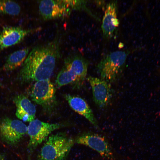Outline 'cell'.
I'll return each mask as SVG.
<instances>
[{"label": "cell", "mask_w": 160, "mask_h": 160, "mask_svg": "<svg viewBox=\"0 0 160 160\" xmlns=\"http://www.w3.org/2000/svg\"><path fill=\"white\" fill-rule=\"evenodd\" d=\"M13 101L16 107L15 115L17 118L25 122H30L35 119L36 108L26 96L16 95Z\"/></svg>", "instance_id": "13"}, {"label": "cell", "mask_w": 160, "mask_h": 160, "mask_svg": "<svg viewBox=\"0 0 160 160\" xmlns=\"http://www.w3.org/2000/svg\"><path fill=\"white\" fill-rule=\"evenodd\" d=\"M28 127L22 121L4 117L0 121V136L10 145L17 144L27 133Z\"/></svg>", "instance_id": "8"}, {"label": "cell", "mask_w": 160, "mask_h": 160, "mask_svg": "<svg viewBox=\"0 0 160 160\" xmlns=\"http://www.w3.org/2000/svg\"><path fill=\"white\" fill-rule=\"evenodd\" d=\"M29 93L32 101L46 111H52L56 105V88L49 79L35 82Z\"/></svg>", "instance_id": "5"}, {"label": "cell", "mask_w": 160, "mask_h": 160, "mask_svg": "<svg viewBox=\"0 0 160 160\" xmlns=\"http://www.w3.org/2000/svg\"><path fill=\"white\" fill-rule=\"evenodd\" d=\"M64 97L73 111L84 116L95 127L98 128L97 121L90 107L83 99L79 96L69 94L64 95Z\"/></svg>", "instance_id": "14"}, {"label": "cell", "mask_w": 160, "mask_h": 160, "mask_svg": "<svg viewBox=\"0 0 160 160\" xmlns=\"http://www.w3.org/2000/svg\"><path fill=\"white\" fill-rule=\"evenodd\" d=\"M29 51V48H25L10 54L7 57L1 70L4 71H10L22 65L28 55Z\"/></svg>", "instance_id": "15"}, {"label": "cell", "mask_w": 160, "mask_h": 160, "mask_svg": "<svg viewBox=\"0 0 160 160\" xmlns=\"http://www.w3.org/2000/svg\"><path fill=\"white\" fill-rule=\"evenodd\" d=\"M57 40L34 47L22 65L17 78L23 84L49 79L60 56Z\"/></svg>", "instance_id": "1"}, {"label": "cell", "mask_w": 160, "mask_h": 160, "mask_svg": "<svg viewBox=\"0 0 160 160\" xmlns=\"http://www.w3.org/2000/svg\"><path fill=\"white\" fill-rule=\"evenodd\" d=\"M117 2L112 1L106 5L101 25L103 34L104 38L110 39L114 35L119 24L117 17Z\"/></svg>", "instance_id": "12"}, {"label": "cell", "mask_w": 160, "mask_h": 160, "mask_svg": "<svg viewBox=\"0 0 160 160\" xmlns=\"http://www.w3.org/2000/svg\"><path fill=\"white\" fill-rule=\"evenodd\" d=\"M39 7L40 14L44 20L66 17L72 11L65 0L40 1Z\"/></svg>", "instance_id": "9"}, {"label": "cell", "mask_w": 160, "mask_h": 160, "mask_svg": "<svg viewBox=\"0 0 160 160\" xmlns=\"http://www.w3.org/2000/svg\"><path fill=\"white\" fill-rule=\"evenodd\" d=\"M128 54L125 51H117L104 56L97 66L100 79L110 84L116 81L123 71Z\"/></svg>", "instance_id": "4"}, {"label": "cell", "mask_w": 160, "mask_h": 160, "mask_svg": "<svg viewBox=\"0 0 160 160\" xmlns=\"http://www.w3.org/2000/svg\"><path fill=\"white\" fill-rule=\"evenodd\" d=\"M74 142L73 139L65 133L52 135L41 148L38 160H64Z\"/></svg>", "instance_id": "3"}, {"label": "cell", "mask_w": 160, "mask_h": 160, "mask_svg": "<svg viewBox=\"0 0 160 160\" xmlns=\"http://www.w3.org/2000/svg\"><path fill=\"white\" fill-rule=\"evenodd\" d=\"M20 7L16 2L11 0H0V13L12 15H18Z\"/></svg>", "instance_id": "16"}, {"label": "cell", "mask_w": 160, "mask_h": 160, "mask_svg": "<svg viewBox=\"0 0 160 160\" xmlns=\"http://www.w3.org/2000/svg\"><path fill=\"white\" fill-rule=\"evenodd\" d=\"M21 27L7 26L0 32V52L4 49L20 42L28 34L36 31Z\"/></svg>", "instance_id": "11"}, {"label": "cell", "mask_w": 160, "mask_h": 160, "mask_svg": "<svg viewBox=\"0 0 160 160\" xmlns=\"http://www.w3.org/2000/svg\"><path fill=\"white\" fill-rule=\"evenodd\" d=\"M88 65L87 61L80 55L73 56L67 58L57 76L56 87L59 88L71 84L75 88H81L86 78Z\"/></svg>", "instance_id": "2"}, {"label": "cell", "mask_w": 160, "mask_h": 160, "mask_svg": "<svg viewBox=\"0 0 160 160\" xmlns=\"http://www.w3.org/2000/svg\"><path fill=\"white\" fill-rule=\"evenodd\" d=\"M87 79L91 86L95 104L100 108L106 107L112 97L110 84L101 79L90 76Z\"/></svg>", "instance_id": "10"}, {"label": "cell", "mask_w": 160, "mask_h": 160, "mask_svg": "<svg viewBox=\"0 0 160 160\" xmlns=\"http://www.w3.org/2000/svg\"><path fill=\"white\" fill-rule=\"evenodd\" d=\"M62 124H51L44 122L38 119L30 122L28 127L27 133L30 139L28 146L31 152L44 141L53 131L62 127Z\"/></svg>", "instance_id": "7"}, {"label": "cell", "mask_w": 160, "mask_h": 160, "mask_svg": "<svg viewBox=\"0 0 160 160\" xmlns=\"http://www.w3.org/2000/svg\"><path fill=\"white\" fill-rule=\"evenodd\" d=\"M74 142L90 148L109 160H117L108 140L102 135L92 132H85L78 135Z\"/></svg>", "instance_id": "6"}]
</instances>
